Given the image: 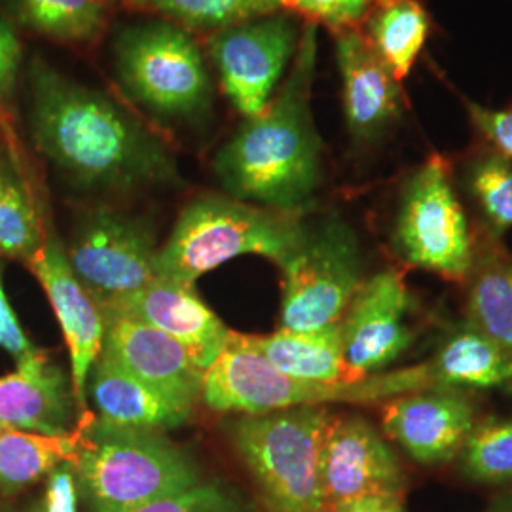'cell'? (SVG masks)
<instances>
[{
	"mask_svg": "<svg viewBox=\"0 0 512 512\" xmlns=\"http://www.w3.org/2000/svg\"><path fill=\"white\" fill-rule=\"evenodd\" d=\"M82 421L73 382L33 349L12 374L0 376V427L46 437L71 435Z\"/></svg>",
	"mask_w": 512,
	"mask_h": 512,
	"instance_id": "obj_18",
	"label": "cell"
},
{
	"mask_svg": "<svg viewBox=\"0 0 512 512\" xmlns=\"http://www.w3.org/2000/svg\"><path fill=\"white\" fill-rule=\"evenodd\" d=\"M315 61L317 29L306 25L281 90L215 158L220 186L232 198L285 213L310 209L323 181V147L310 109Z\"/></svg>",
	"mask_w": 512,
	"mask_h": 512,
	"instance_id": "obj_2",
	"label": "cell"
},
{
	"mask_svg": "<svg viewBox=\"0 0 512 512\" xmlns=\"http://www.w3.org/2000/svg\"><path fill=\"white\" fill-rule=\"evenodd\" d=\"M29 264L44 287V293L48 294L59 327L63 330L71 353L74 397L84 420L90 370L101 355L105 342V315L92 294L76 279L67 249L57 236L48 234Z\"/></svg>",
	"mask_w": 512,
	"mask_h": 512,
	"instance_id": "obj_15",
	"label": "cell"
},
{
	"mask_svg": "<svg viewBox=\"0 0 512 512\" xmlns=\"http://www.w3.org/2000/svg\"><path fill=\"white\" fill-rule=\"evenodd\" d=\"M435 384L469 393L512 391V355L490 336L461 321L427 359Z\"/></svg>",
	"mask_w": 512,
	"mask_h": 512,
	"instance_id": "obj_21",
	"label": "cell"
},
{
	"mask_svg": "<svg viewBox=\"0 0 512 512\" xmlns=\"http://www.w3.org/2000/svg\"><path fill=\"white\" fill-rule=\"evenodd\" d=\"M21 67V44L10 23L0 18V103L8 101L16 90Z\"/></svg>",
	"mask_w": 512,
	"mask_h": 512,
	"instance_id": "obj_35",
	"label": "cell"
},
{
	"mask_svg": "<svg viewBox=\"0 0 512 512\" xmlns=\"http://www.w3.org/2000/svg\"><path fill=\"white\" fill-rule=\"evenodd\" d=\"M21 25L59 42H92L105 27L101 0H8Z\"/></svg>",
	"mask_w": 512,
	"mask_h": 512,
	"instance_id": "obj_27",
	"label": "cell"
},
{
	"mask_svg": "<svg viewBox=\"0 0 512 512\" xmlns=\"http://www.w3.org/2000/svg\"><path fill=\"white\" fill-rule=\"evenodd\" d=\"M86 512H131L203 480L183 446L162 431L82 420L73 456Z\"/></svg>",
	"mask_w": 512,
	"mask_h": 512,
	"instance_id": "obj_3",
	"label": "cell"
},
{
	"mask_svg": "<svg viewBox=\"0 0 512 512\" xmlns=\"http://www.w3.org/2000/svg\"><path fill=\"white\" fill-rule=\"evenodd\" d=\"M423 387H437L427 361L334 384L296 380L270 365L251 336L230 332L217 361L205 372L202 401L215 412L243 416L298 406L385 404Z\"/></svg>",
	"mask_w": 512,
	"mask_h": 512,
	"instance_id": "obj_4",
	"label": "cell"
},
{
	"mask_svg": "<svg viewBox=\"0 0 512 512\" xmlns=\"http://www.w3.org/2000/svg\"><path fill=\"white\" fill-rule=\"evenodd\" d=\"M279 4L342 31L366 18L372 0H279Z\"/></svg>",
	"mask_w": 512,
	"mask_h": 512,
	"instance_id": "obj_32",
	"label": "cell"
},
{
	"mask_svg": "<svg viewBox=\"0 0 512 512\" xmlns=\"http://www.w3.org/2000/svg\"><path fill=\"white\" fill-rule=\"evenodd\" d=\"M44 238L31 194L8 167L0 165V256L29 262Z\"/></svg>",
	"mask_w": 512,
	"mask_h": 512,
	"instance_id": "obj_30",
	"label": "cell"
},
{
	"mask_svg": "<svg viewBox=\"0 0 512 512\" xmlns=\"http://www.w3.org/2000/svg\"><path fill=\"white\" fill-rule=\"evenodd\" d=\"M414 308L403 272L385 268L366 277L340 319L349 380L391 370L418 338L410 325Z\"/></svg>",
	"mask_w": 512,
	"mask_h": 512,
	"instance_id": "obj_11",
	"label": "cell"
},
{
	"mask_svg": "<svg viewBox=\"0 0 512 512\" xmlns=\"http://www.w3.org/2000/svg\"><path fill=\"white\" fill-rule=\"evenodd\" d=\"M465 109L486 143L512 160V107L486 109L473 101H467Z\"/></svg>",
	"mask_w": 512,
	"mask_h": 512,
	"instance_id": "obj_34",
	"label": "cell"
},
{
	"mask_svg": "<svg viewBox=\"0 0 512 512\" xmlns=\"http://www.w3.org/2000/svg\"><path fill=\"white\" fill-rule=\"evenodd\" d=\"M78 429L65 437H46L14 429L0 431V495L10 497L46 478L65 459H73Z\"/></svg>",
	"mask_w": 512,
	"mask_h": 512,
	"instance_id": "obj_25",
	"label": "cell"
},
{
	"mask_svg": "<svg viewBox=\"0 0 512 512\" xmlns=\"http://www.w3.org/2000/svg\"><path fill=\"white\" fill-rule=\"evenodd\" d=\"M463 184L490 238L512 228V160L494 147L482 148L463 167Z\"/></svg>",
	"mask_w": 512,
	"mask_h": 512,
	"instance_id": "obj_26",
	"label": "cell"
},
{
	"mask_svg": "<svg viewBox=\"0 0 512 512\" xmlns=\"http://www.w3.org/2000/svg\"><path fill=\"white\" fill-rule=\"evenodd\" d=\"M0 348L8 351L16 361L35 349L31 346L29 338L25 336V330L21 329L18 317L10 306V300L2 287V279H0Z\"/></svg>",
	"mask_w": 512,
	"mask_h": 512,
	"instance_id": "obj_36",
	"label": "cell"
},
{
	"mask_svg": "<svg viewBox=\"0 0 512 512\" xmlns=\"http://www.w3.org/2000/svg\"><path fill=\"white\" fill-rule=\"evenodd\" d=\"M103 313L126 315L162 330L175 338L205 372L217 361L232 332L205 306L194 285L165 277H154L139 291L103 308Z\"/></svg>",
	"mask_w": 512,
	"mask_h": 512,
	"instance_id": "obj_16",
	"label": "cell"
},
{
	"mask_svg": "<svg viewBox=\"0 0 512 512\" xmlns=\"http://www.w3.org/2000/svg\"><path fill=\"white\" fill-rule=\"evenodd\" d=\"M319 475L327 509L365 495H406L403 459L365 416L330 414Z\"/></svg>",
	"mask_w": 512,
	"mask_h": 512,
	"instance_id": "obj_13",
	"label": "cell"
},
{
	"mask_svg": "<svg viewBox=\"0 0 512 512\" xmlns=\"http://www.w3.org/2000/svg\"><path fill=\"white\" fill-rule=\"evenodd\" d=\"M465 283V321L512 355V255L490 236L484 245L476 243L473 270Z\"/></svg>",
	"mask_w": 512,
	"mask_h": 512,
	"instance_id": "obj_23",
	"label": "cell"
},
{
	"mask_svg": "<svg viewBox=\"0 0 512 512\" xmlns=\"http://www.w3.org/2000/svg\"><path fill=\"white\" fill-rule=\"evenodd\" d=\"M456 465L459 475L473 484L511 490L512 418L480 416L456 458Z\"/></svg>",
	"mask_w": 512,
	"mask_h": 512,
	"instance_id": "obj_28",
	"label": "cell"
},
{
	"mask_svg": "<svg viewBox=\"0 0 512 512\" xmlns=\"http://www.w3.org/2000/svg\"><path fill=\"white\" fill-rule=\"evenodd\" d=\"M480 420L475 393L423 387L382 404V433L423 467L448 465Z\"/></svg>",
	"mask_w": 512,
	"mask_h": 512,
	"instance_id": "obj_14",
	"label": "cell"
},
{
	"mask_svg": "<svg viewBox=\"0 0 512 512\" xmlns=\"http://www.w3.org/2000/svg\"><path fill=\"white\" fill-rule=\"evenodd\" d=\"M330 414V406H298L226 423L266 512H329L319 456Z\"/></svg>",
	"mask_w": 512,
	"mask_h": 512,
	"instance_id": "obj_6",
	"label": "cell"
},
{
	"mask_svg": "<svg viewBox=\"0 0 512 512\" xmlns=\"http://www.w3.org/2000/svg\"><path fill=\"white\" fill-rule=\"evenodd\" d=\"M44 480H46V488L40 499L44 512L78 511L80 492H78L73 459L61 461Z\"/></svg>",
	"mask_w": 512,
	"mask_h": 512,
	"instance_id": "obj_33",
	"label": "cell"
},
{
	"mask_svg": "<svg viewBox=\"0 0 512 512\" xmlns=\"http://www.w3.org/2000/svg\"><path fill=\"white\" fill-rule=\"evenodd\" d=\"M251 342L270 365L296 380L321 384L349 380L340 323L313 330L279 327L266 336H251Z\"/></svg>",
	"mask_w": 512,
	"mask_h": 512,
	"instance_id": "obj_22",
	"label": "cell"
},
{
	"mask_svg": "<svg viewBox=\"0 0 512 512\" xmlns=\"http://www.w3.org/2000/svg\"><path fill=\"white\" fill-rule=\"evenodd\" d=\"M298 40L293 19L279 14L232 25L211 37L209 52L222 88L239 114L256 118L266 110Z\"/></svg>",
	"mask_w": 512,
	"mask_h": 512,
	"instance_id": "obj_12",
	"label": "cell"
},
{
	"mask_svg": "<svg viewBox=\"0 0 512 512\" xmlns=\"http://www.w3.org/2000/svg\"><path fill=\"white\" fill-rule=\"evenodd\" d=\"M0 431H2V427H0Z\"/></svg>",
	"mask_w": 512,
	"mask_h": 512,
	"instance_id": "obj_40",
	"label": "cell"
},
{
	"mask_svg": "<svg viewBox=\"0 0 512 512\" xmlns=\"http://www.w3.org/2000/svg\"><path fill=\"white\" fill-rule=\"evenodd\" d=\"M365 37L401 82L429 35V19L418 0H372Z\"/></svg>",
	"mask_w": 512,
	"mask_h": 512,
	"instance_id": "obj_24",
	"label": "cell"
},
{
	"mask_svg": "<svg viewBox=\"0 0 512 512\" xmlns=\"http://www.w3.org/2000/svg\"><path fill=\"white\" fill-rule=\"evenodd\" d=\"M308 224L232 196L188 203L156 258V277L194 285L202 275L241 255L266 256L283 268L302 247Z\"/></svg>",
	"mask_w": 512,
	"mask_h": 512,
	"instance_id": "obj_5",
	"label": "cell"
},
{
	"mask_svg": "<svg viewBox=\"0 0 512 512\" xmlns=\"http://www.w3.org/2000/svg\"><path fill=\"white\" fill-rule=\"evenodd\" d=\"M158 251L147 219L99 207L78 222L67 256L76 279L103 310L156 277Z\"/></svg>",
	"mask_w": 512,
	"mask_h": 512,
	"instance_id": "obj_10",
	"label": "cell"
},
{
	"mask_svg": "<svg viewBox=\"0 0 512 512\" xmlns=\"http://www.w3.org/2000/svg\"><path fill=\"white\" fill-rule=\"evenodd\" d=\"M329 512H408L404 495H365L334 505Z\"/></svg>",
	"mask_w": 512,
	"mask_h": 512,
	"instance_id": "obj_37",
	"label": "cell"
},
{
	"mask_svg": "<svg viewBox=\"0 0 512 512\" xmlns=\"http://www.w3.org/2000/svg\"><path fill=\"white\" fill-rule=\"evenodd\" d=\"M336 61L349 135L357 143H374L403 114L401 82L355 27L338 31Z\"/></svg>",
	"mask_w": 512,
	"mask_h": 512,
	"instance_id": "obj_19",
	"label": "cell"
},
{
	"mask_svg": "<svg viewBox=\"0 0 512 512\" xmlns=\"http://www.w3.org/2000/svg\"><path fill=\"white\" fill-rule=\"evenodd\" d=\"M131 512H247V503L238 490L222 480H205L200 484L148 503Z\"/></svg>",
	"mask_w": 512,
	"mask_h": 512,
	"instance_id": "obj_31",
	"label": "cell"
},
{
	"mask_svg": "<svg viewBox=\"0 0 512 512\" xmlns=\"http://www.w3.org/2000/svg\"><path fill=\"white\" fill-rule=\"evenodd\" d=\"M281 272V329L336 325L365 281L361 241L346 220L332 213L308 224L302 247Z\"/></svg>",
	"mask_w": 512,
	"mask_h": 512,
	"instance_id": "obj_9",
	"label": "cell"
},
{
	"mask_svg": "<svg viewBox=\"0 0 512 512\" xmlns=\"http://www.w3.org/2000/svg\"><path fill=\"white\" fill-rule=\"evenodd\" d=\"M101 2H103V0H101Z\"/></svg>",
	"mask_w": 512,
	"mask_h": 512,
	"instance_id": "obj_41",
	"label": "cell"
},
{
	"mask_svg": "<svg viewBox=\"0 0 512 512\" xmlns=\"http://www.w3.org/2000/svg\"><path fill=\"white\" fill-rule=\"evenodd\" d=\"M19 512H44V509H42V503H40V499H37V501H33L31 505H27L25 509H21Z\"/></svg>",
	"mask_w": 512,
	"mask_h": 512,
	"instance_id": "obj_39",
	"label": "cell"
},
{
	"mask_svg": "<svg viewBox=\"0 0 512 512\" xmlns=\"http://www.w3.org/2000/svg\"><path fill=\"white\" fill-rule=\"evenodd\" d=\"M103 315V351L118 365L175 401L192 406L202 401L205 370L175 338L126 315Z\"/></svg>",
	"mask_w": 512,
	"mask_h": 512,
	"instance_id": "obj_17",
	"label": "cell"
},
{
	"mask_svg": "<svg viewBox=\"0 0 512 512\" xmlns=\"http://www.w3.org/2000/svg\"><path fill=\"white\" fill-rule=\"evenodd\" d=\"M484 512H512V490H503L494 495Z\"/></svg>",
	"mask_w": 512,
	"mask_h": 512,
	"instance_id": "obj_38",
	"label": "cell"
},
{
	"mask_svg": "<svg viewBox=\"0 0 512 512\" xmlns=\"http://www.w3.org/2000/svg\"><path fill=\"white\" fill-rule=\"evenodd\" d=\"M88 389L97 418L122 427L165 433L186 425L196 410V406L175 401L141 382L107 351H101L93 363Z\"/></svg>",
	"mask_w": 512,
	"mask_h": 512,
	"instance_id": "obj_20",
	"label": "cell"
},
{
	"mask_svg": "<svg viewBox=\"0 0 512 512\" xmlns=\"http://www.w3.org/2000/svg\"><path fill=\"white\" fill-rule=\"evenodd\" d=\"M135 8L158 12L184 27L222 31L279 12V0H126Z\"/></svg>",
	"mask_w": 512,
	"mask_h": 512,
	"instance_id": "obj_29",
	"label": "cell"
},
{
	"mask_svg": "<svg viewBox=\"0 0 512 512\" xmlns=\"http://www.w3.org/2000/svg\"><path fill=\"white\" fill-rule=\"evenodd\" d=\"M393 249L406 266L465 283L473 270L476 241L448 162L435 154L412 171L399 192Z\"/></svg>",
	"mask_w": 512,
	"mask_h": 512,
	"instance_id": "obj_7",
	"label": "cell"
},
{
	"mask_svg": "<svg viewBox=\"0 0 512 512\" xmlns=\"http://www.w3.org/2000/svg\"><path fill=\"white\" fill-rule=\"evenodd\" d=\"M29 124L38 152L80 190L131 194L181 184L160 137L112 101L35 57L29 67Z\"/></svg>",
	"mask_w": 512,
	"mask_h": 512,
	"instance_id": "obj_1",
	"label": "cell"
},
{
	"mask_svg": "<svg viewBox=\"0 0 512 512\" xmlns=\"http://www.w3.org/2000/svg\"><path fill=\"white\" fill-rule=\"evenodd\" d=\"M116 73L126 92L164 118H196L211 105L202 50L184 29L150 21L124 29L114 42Z\"/></svg>",
	"mask_w": 512,
	"mask_h": 512,
	"instance_id": "obj_8",
	"label": "cell"
}]
</instances>
